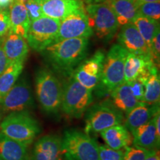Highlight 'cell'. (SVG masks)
<instances>
[{"label": "cell", "instance_id": "6da1fadb", "mask_svg": "<svg viewBox=\"0 0 160 160\" xmlns=\"http://www.w3.org/2000/svg\"><path fill=\"white\" fill-rule=\"evenodd\" d=\"M89 39L72 38L56 42L42 53L56 71L71 76L87 56Z\"/></svg>", "mask_w": 160, "mask_h": 160}, {"label": "cell", "instance_id": "7a4b0ae2", "mask_svg": "<svg viewBox=\"0 0 160 160\" xmlns=\"http://www.w3.org/2000/svg\"><path fill=\"white\" fill-rule=\"evenodd\" d=\"M40 131L39 122L27 111L11 112L0 122L1 133L28 147Z\"/></svg>", "mask_w": 160, "mask_h": 160}, {"label": "cell", "instance_id": "3957f363", "mask_svg": "<svg viewBox=\"0 0 160 160\" xmlns=\"http://www.w3.org/2000/svg\"><path fill=\"white\" fill-rule=\"evenodd\" d=\"M36 94L42 108L50 114L60 111L63 85L53 72L47 68L37 71L35 78Z\"/></svg>", "mask_w": 160, "mask_h": 160}, {"label": "cell", "instance_id": "277c9868", "mask_svg": "<svg viewBox=\"0 0 160 160\" xmlns=\"http://www.w3.org/2000/svg\"><path fill=\"white\" fill-rule=\"evenodd\" d=\"M128 53L119 44H115L105 55L101 79L96 87L101 94H110L124 82V67Z\"/></svg>", "mask_w": 160, "mask_h": 160}, {"label": "cell", "instance_id": "5b68a950", "mask_svg": "<svg viewBox=\"0 0 160 160\" xmlns=\"http://www.w3.org/2000/svg\"><path fill=\"white\" fill-rule=\"evenodd\" d=\"M62 151L65 160H100L97 141L78 130L65 132L62 138Z\"/></svg>", "mask_w": 160, "mask_h": 160}, {"label": "cell", "instance_id": "8992f818", "mask_svg": "<svg viewBox=\"0 0 160 160\" xmlns=\"http://www.w3.org/2000/svg\"><path fill=\"white\" fill-rule=\"evenodd\" d=\"M93 100L92 91L86 88L71 76L68 81L63 85L60 110L67 117L80 118Z\"/></svg>", "mask_w": 160, "mask_h": 160}, {"label": "cell", "instance_id": "52a82bcc", "mask_svg": "<svg viewBox=\"0 0 160 160\" xmlns=\"http://www.w3.org/2000/svg\"><path fill=\"white\" fill-rule=\"evenodd\" d=\"M123 113L110 100H105L90 108L85 119V133H99L112 126L122 124Z\"/></svg>", "mask_w": 160, "mask_h": 160}, {"label": "cell", "instance_id": "ba28073f", "mask_svg": "<svg viewBox=\"0 0 160 160\" xmlns=\"http://www.w3.org/2000/svg\"><path fill=\"white\" fill-rule=\"evenodd\" d=\"M85 11L97 37L105 40L112 39L119 25L111 5L106 2L91 4L86 7Z\"/></svg>", "mask_w": 160, "mask_h": 160}, {"label": "cell", "instance_id": "9c48e42d", "mask_svg": "<svg viewBox=\"0 0 160 160\" xmlns=\"http://www.w3.org/2000/svg\"><path fill=\"white\" fill-rule=\"evenodd\" d=\"M60 25V20L43 16L32 21L27 36V42L32 49L42 52L54 42Z\"/></svg>", "mask_w": 160, "mask_h": 160}, {"label": "cell", "instance_id": "30bf717a", "mask_svg": "<svg viewBox=\"0 0 160 160\" xmlns=\"http://www.w3.org/2000/svg\"><path fill=\"white\" fill-rule=\"evenodd\" d=\"M93 31L85 8L78 9L60 21L57 35L53 42L72 38H88Z\"/></svg>", "mask_w": 160, "mask_h": 160}, {"label": "cell", "instance_id": "8fae6325", "mask_svg": "<svg viewBox=\"0 0 160 160\" xmlns=\"http://www.w3.org/2000/svg\"><path fill=\"white\" fill-rule=\"evenodd\" d=\"M34 105L31 85L25 77L17 81L2 99L0 101V108L4 112L25 111Z\"/></svg>", "mask_w": 160, "mask_h": 160}, {"label": "cell", "instance_id": "7c38bea8", "mask_svg": "<svg viewBox=\"0 0 160 160\" xmlns=\"http://www.w3.org/2000/svg\"><path fill=\"white\" fill-rule=\"evenodd\" d=\"M105 57L103 51H97L91 58L82 62L71 76L86 88L93 91L101 79Z\"/></svg>", "mask_w": 160, "mask_h": 160}, {"label": "cell", "instance_id": "4fadbf2b", "mask_svg": "<svg viewBox=\"0 0 160 160\" xmlns=\"http://www.w3.org/2000/svg\"><path fill=\"white\" fill-rule=\"evenodd\" d=\"M118 42L129 53L151 57L148 46L132 22L122 25L118 35Z\"/></svg>", "mask_w": 160, "mask_h": 160}, {"label": "cell", "instance_id": "5bb4252c", "mask_svg": "<svg viewBox=\"0 0 160 160\" xmlns=\"http://www.w3.org/2000/svg\"><path fill=\"white\" fill-rule=\"evenodd\" d=\"M32 160H63L62 138L57 135H46L35 143Z\"/></svg>", "mask_w": 160, "mask_h": 160}, {"label": "cell", "instance_id": "9a60e30c", "mask_svg": "<svg viewBox=\"0 0 160 160\" xmlns=\"http://www.w3.org/2000/svg\"><path fill=\"white\" fill-rule=\"evenodd\" d=\"M2 45L10 62H25L29 53V45L25 38L9 31L2 38Z\"/></svg>", "mask_w": 160, "mask_h": 160}, {"label": "cell", "instance_id": "2e32d148", "mask_svg": "<svg viewBox=\"0 0 160 160\" xmlns=\"http://www.w3.org/2000/svg\"><path fill=\"white\" fill-rule=\"evenodd\" d=\"M154 65L150 56L128 53L124 67V82H130L143 77Z\"/></svg>", "mask_w": 160, "mask_h": 160}, {"label": "cell", "instance_id": "e0dca14e", "mask_svg": "<svg viewBox=\"0 0 160 160\" xmlns=\"http://www.w3.org/2000/svg\"><path fill=\"white\" fill-rule=\"evenodd\" d=\"M44 16L61 21L67 16L84 8L82 0H39Z\"/></svg>", "mask_w": 160, "mask_h": 160}, {"label": "cell", "instance_id": "ac0fdd59", "mask_svg": "<svg viewBox=\"0 0 160 160\" xmlns=\"http://www.w3.org/2000/svg\"><path fill=\"white\" fill-rule=\"evenodd\" d=\"M159 111V103L148 105L145 102H139L133 109L126 113L125 126L132 133L139 126L151 121Z\"/></svg>", "mask_w": 160, "mask_h": 160}, {"label": "cell", "instance_id": "d6986e66", "mask_svg": "<svg viewBox=\"0 0 160 160\" xmlns=\"http://www.w3.org/2000/svg\"><path fill=\"white\" fill-rule=\"evenodd\" d=\"M25 1L14 0L9 7V16L11 22L10 31L26 39L31 21L25 8Z\"/></svg>", "mask_w": 160, "mask_h": 160}, {"label": "cell", "instance_id": "ffe728a7", "mask_svg": "<svg viewBox=\"0 0 160 160\" xmlns=\"http://www.w3.org/2000/svg\"><path fill=\"white\" fill-rule=\"evenodd\" d=\"M106 145L115 150H122L133 142L131 132L125 125L119 124L100 132Z\"/></svg>", "mask_w": 160, "mask_h": 160}, {"label": "cell", "instance_id": "44dd1931", "mask_svg": "<svg viewBox=\"0 0 160 160\" xmlns=\"http://www.w3.org/2000/svg\"><path fill=\"white\" fill-rule=\"evenodd\" d=\"M133 146L155 151L159 148L160 139L157 137L153 120L139 126L132 132Z\"/></svg>", "mask_w": 160, "mask_h": 160}, {"label": "cell", "instance_id": "7402d4cb", "mask_svg": "<svg viewBox=\"0 0 160 160\" xmlns=\"http://www.w3.org/2000/svg\"><path fill=\"white\" fill-rule=\"evenodd\" d=\"M0 160H30L28 146L0 132Z\"/></svg>", "mask_w": 160, "mask_h": 160}, {"label": "cell", "instance_id": "603a6c76", "mask_svg": "<svg viewBox=\"0 0 160 160\" xmlns=\"http://www.w3.org/2000/svg\"><path fill=\"white\" fill-rule=\"evenodd\" d=\"M145 85V92L142 102L148 105L159 103L160 99V77L157 65L151 68L148 73L144 77L138 78Z\"/></svg>", "mask_w": 160, "mask_h": 160}, {"label": "cell", "instance_id": "cb8c5ba5", "mask_svg": "<svg viewBox=\"0 0 160 160\" xmlns=\"http://www.w3.org/2000/svg\"><path fill=\"white\" fill-rule=\"evenodd\" d=\"M111 102L115 107L122 113L133 109L139 102L133 95L129 82H123L111 93Z\"/></svg>", "mask_w": 160, "mask_h": 160}, {"label": "cell", "instance_id": "d4e9b609", "mask_svg": "<svg viewBox=\"0 0 160 160\" xmlns=\"http://www.w3.org/2000/svg\"><path fill=\"white\" fill-rule=\"evenodd\" d=\"M24 63L22 62H10L0 75V101L19 79L24 68Z\"/></svg>", "mask_w": 160, "mask_h": 160}, {"label": "cell", "instance_id": "484cf974", "mask_svg": "<svg viewBox=\"0 0 160 160\" xmlns=\"http://www.w3.org/2000/svg\"><path fill=\"white\" fill-rule=\"evenodd\" d=\"M131 22L136 26L150 50L153 37L159 30V21L137 13Z\"/></svg>", "mask_w": 160, "mask_h": 160}, {"label": "cell", "instance_id": "4316f807", "mask_svg": "<svg viewBox=\"0 0 160 160\" xmlns=\"http://www.w3.org/2000/svg\"><path fill=\"white\" fill-rule=\"evenodd\" d=\"M111 7L114 12L119 25L131 22L137 14L135 0H113Z\"/></svg>", "mask_w": 160, "mask_h": 160}, {"label": "cell", "instance_id": "83f0119b", "mask_svg": "<svg viewBox=\"0 0 160 160\" xmlns=\"http://www.w3.org/2000/svg\"><path fill=\"white\" fill-rule=\"evenodd\" d=\"M138 14L151 18L157 21L160 19V1L148 2L140 5L137 9Z\"/></svg>", "mask_w": 160, "mask_h": 160}, {"label": "cell", "instance_id": "f1b7e54d", "mask_svg": "<svg viewBox=\"0 0 160 160\" xmlns=\"http://www.w3.org/2000/svg\"><path fill=\"white\" fill-rule=\"evenodd\" d=\"M125 154H124V160H145L148 157L152 154L155 151L148 150L142 148L137 147H126L125 149Z\"/></svg>", "mask_w": 160, "mask_h": 160}, {"label": "cell", "instance_id": "f546056e", "mask_svg": "<svg viewBox=\"0 0 160 160\" xmlns=\"http://www.w3.org/2000/svg\"><path fill=\"white\" fill-rule=\"evenodd\" d=\"M100 160H124V150H115L107 145H99Z\"/></svg>", "mask_w": 160, "mask_h": 160}, {"label": "cell", "instance_id": "4dcf8cb0", "mask_svg": "<svg viewBox=\"0 0 160 160\" xmlns=\"http://www.w3.org/2000/svg\"><path fill=\"white\" fill-rule=\"evenodd\" d=\"M25 5L31 22L44 16L39 0H26Z\"/></svg>", "mask_w": 160, "mask_h": 160}, {"label": "cell", "instance_id": "1f68e13d", "mask_svg": "<svg viewBox=\"0 0 160 160\" xmlns=\"http://www.w3.org/2000/svg\"><path fill=\"white\" fill-rule=\"evenodd\" d=\"M150 55L153 63L159 66L160 60V31H158L153 37L151 48H150Z\"/></svg>", "mask_w": 160, "mask_h": 160}, {"label": "cell", "instance_id": "d6a6232c", "mask_svg": "<svg viewBox=\"0 0 160 160\" xmlns=\"http://www.w3.org/2000/svg\"><path fill=\"white\" fill-rule=\"evenodd\" d=\"M11 30L9 11L7 8L0 10V38H2Z\"/></svg>", "mask_w": 160, "mask_h": 160}, {"label": "cell", "instance_id": "836d02e7", "mask_svg": "<svg viewBox=\"0 0 160 160\" xmlns=\"http://www.w3.org/2000/svg\"><path fill=\"white\" fill-rule=\"evenodd\" d=\"M131 88L133 92V95L139 102H142L144 97V92H145V85L144 83L139 79H137L133 81L130 82Z\"/></svg>", "mask_w": 160, "mask_h": 160}, {"label": "cell", "instance_id": "e575fe53", "mask_svg": "<svg viewBox=\"0 0 160 160\" xmlns=\"http://www.w3.org/2000/svg\"><path fill=\"white\" fill-rule=\"evenodd\" d=\"M10 64L9 60L6 57L5 52L3 51L2 45V40L0 41V75L5 71L6 68Z\"/></svg>", "mask_w": 160, "mask_h": 160}, {"label": "cell", "instance_id": "d590c367", "mask_svg": "<svg viewBox=\"0 0 160 160\" xmlns=\"http://www.w3.org/2000/svg\"><path fill=\"white\" fill-rule=\"evenodd\" d=\"M153 122L154 124V127L156 128V131H157V137L160 139V113L159 111L156 113L154 117L152 118Z\"/></svg>", "mask_w": 160, "mask_h": 160}, {"label": "cell", "instance_id": "8d00e7d4", "mask_svg": "<svg viewBox=\"0 0 160 160\" xmlns=\"http://www.w3.org/2000/svg\"><path fill=\"white\" fill-rule=\"evenodd\" d=\"M14 0H0V7L2 9L9 8Z\"/></svg>", "mask_w": 160, "mask_h": 160}, {"label": "cell", "instance_id": "74e56055", "mask_svg": "<svg viewBox=\"0 0 160 160\" xmlns=\"http://www.w3.org/2000/svg\"><path fill=\"white\" fill-rule=\"evenodd\" d=\"M159 0H135V8L137 9L140 5H143L148 2H158Z\"/></svg>", "mask_w": 160, "mask_h": 160}, {"label": "cell", "instance_id": "f35d334b", "mask_svg": "<svg viewBox=\"0 0 160 160\" xmlns=\"http://www.w3.org/2000/svg\"><path fill=\"white\" fill-rule=\"evenodd\" d=\"M145 160H160L159 151H155L152 154L146 158Z\"/></svg>", "mask_w": 160, "mask_h": 160}, {"label": "cell", "instance_id": "ab89813d", "mask_svg": "<svg viewBox=\"0 0 160 160\" xmlns=\"http://www.w3.org/2000/svg\"><path fill=\"white\" fill-rule=\"evenodd\" d=\"M1 119H2V114L1 113H0V121H1Z\"/></svg>", "mask_w": 160, "mask_h": 160}, {"label": "cell", "instance_id": "60d3db41", "mask_svg": "<svg viewBox=\"0 0 160 160\" xmlns=\"http://www.w3.org/2000/svg\"><path fill=\"white\" fill-rule=\"evenodd\" d=\"M1 40H2V38H0V41H1Z\"/></svg>", "mask_w": 160, "mask_h": 160}, {"label": "cell", "instance_id": "b9f144b4", "mask_svg": "<svg viewBox=\"0 0 160 160\" xmlns=\"http://www.w3.org/2000/svg\"><path fill=\"white\" fill-rule=\"evenodd\" d=\"M1 9H2V8H1V7H0V10H1Z\"/></svg>", "mask_w": 160, "mask_h": 160}]
</instances>
